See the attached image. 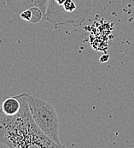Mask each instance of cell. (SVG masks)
<instances>
[{"label": "cell", "instance_id": "cell-1", "mask_svg": "<svg viewBox=\"0 0 134 148\" xmlns=\"http://www.w3.org/2000/svg\"><path fill=\"white\" fill-rule=\"evenodd\" d=\"M16 96L22 104L17 115L6 116L0 109V141L7 147H60L35 123L27 102V92Z\"/></svg>", "mask_w": 134, "mask_h": 148}, {"label": "cell", "instance_id": "cell-2", "mask_svg": "<svg viewBox=\"0 0 134 148\" xmlns=\"http://www.w3.org/2000/svg\"><path fill=\"white\" fill-rule=\"evenodd\" d=\"M91 10L92 0H48L45 19L56 26L80 27Z\"/></svg>", "mask_w": 134, "mask_h": 148}, {"label": "cell", "instance_id": "cell-3", "mask_svg": "<svg viewBox=\"0 0 134 148\" xmlns=\"http://www.w3.org/2000/svg\"><path fill=\"white\" fill-rule=\"evenodd\" d=\"M27 102L37 126L60 147H63L59 138V122L56 109L44 99L28 93H27Z\"/></svg>", "mask_w": 134, "mask_h": 148}, {"label": "cell", "instance_id": "cell-4", "mask_svg": "<svg viewBox=\"0 0 134 148\" xmlns=\"http://www.w3.org/2000/svg\"><path fill=\"white\" fill-rule=\"evenodd\" d=\"M9 8L15 13L20 15L25 10L33 6L40 8L44 13H46L48 0H5Z\"/></svg>", "mask_w": 134, "mask_h": 148}, {"label": "cell", "instance_id": "cell-5", "mask_svg": "<svg viewBox=\"0 0 134 148\" xmlns=\"http://www.w3.org/2000/svg\"><path fill=\"white\" fill-rule=\"evenodd\" d=\"M22 108V104L19 98L15 95L9 98H6L1 106L2 111L9 116H14L17 115Z\"/></svg>", "mask_w": 134, "mask_h": 148}]
</instances>
